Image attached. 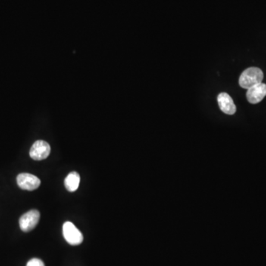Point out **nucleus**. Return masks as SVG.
<instances>
[{
	"mask_svg": "<svg viewBox=\"0 0 266 266\" xmlns=\"http://www.w3.org/2000/svg\"><path fill=\"white\" fill-rule=\"evenodd\" d=\"M263 79V73L258 67H249L242 72L239 79L241 88L249 89L251 87L261 83Z\"/></svg>",
	"mask_w": 266,
	"mask_h": 266,
	"instance_id": "1",
	"label": "nucleus"
},
{
	"mask_svg": "<svg viewBox=\"0 0 266 266\" xmlns=\"http://www.w3.org/2000/svg\"><path fill=\"white\" fill-rule=\"evenodd\" d=\"M63 235L64 239L71 245H79L83 242L82 232L71 222H66L63 225Z\"/></svg>",
	"mask_w": 266,
	"mask_h": 266,
	"instance_id": "2",
	"label": "nucleus"
},
{
	"mask_svg": "<svg viewBox=\"0 0 266 266\" xmlns=\"http://www.w3.org/2000/svg\"><path fill=\"white\" fill-rule=\"evenodd\" d=\"M40 213L37 210H30L23 214L20 219V226L22 231L29 232L33 230L39 223Z\"/></svg>",
	"mask_w": 266,
	"mask_h": 266,
	"instance_id": "3",
	"label": "nucleus"
},
{
	"mask_svg": "<svg viewBox=\"0 0 266 266\" xmlns=\"http://www.w3.org/2000/svg\"><path fill=\"white\" fill-rule=\"evenodd\" d=\"M51 147L45 141H37L30 148V156L35 161H42L49 156Z\"/></svg>",
	"mask_w": 266,
	"mask_h": 266,
	"instance_id": "4",
	"label": "nucleus"
},
{
	"mask_svg": "<svg viewBox=\"0 0 266 266\" xmlns=\"http://www.w3.org/2000/svg\"><path fill=\"white\" fill-rule=\"evenodd\" d=\"M17 184L22 189L33 191L39 187L41 180L39 177L29 173H21L17 177Z\"/></svg>",
	"mask_w": 266,
	"mask_h": 266,
	"instance_id": "5",
	"label": "nucleus"
},
{
	"mask_svg": "<svg viewBox=\"0 0 266 266\" xmlns=\"http://www.w3.org/2000/svg\"><path fill=\"white\" fill-rule=\"evenodd\" d=\"M266 96V85L264 83L257 84L251 87L247 91L246 97L248 102L255 104L260 102Z\"/></svg>",
	"mask_w": 266,
	"mask_h": 266,
	"instance_id": "6",
	"label": "nucleus"
},
{
	"mask_svg": "<svg viewBox=\"0 0 266 266\" xmlns=\"http://www.w3.org/2000/svg\"><path fill=\"white\" fill-rule=\"evenodd\" d=\"M219 107L223 113L228 115L235 114L236 108L232 97L226 92H221L217 96Z\"/></svg>",
	"mask_w": 266,
	"mask_h": 266,
	"instance_id": "7",
	"label": "nucleus"
},
{
	"mask_svg": "<svg viewBox=\"0 0 266 266\" xmlns=\"http://www.w3.org/2000/svg\"><path fill=\"white\" fill-rule=\"evenodd\" d=\"M79 183H80V176L76 172L70 173L64 180V186L70 192L77 190Z\"/></svg>",
	"mask_w": 266,
	"mask_h": 266,
	"instance_id": "8",
	"label": "nucleus"
},
{
	"mask_svg": "<svg viewBox=\"0 0 266 266\" xmlns=\"http://www.w3.org/2000/svg\"><path fill=\"white\" fill-rule=\"evenodd\" d=\"M26 266H45L42 260L37 258H33L29 260Z\"/></svg>",
	"mask_w": 266,
	"mask_h": 266,
	"instance_id": "9",
	"label": "nucleus"
}]
</instances>
